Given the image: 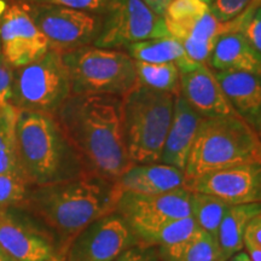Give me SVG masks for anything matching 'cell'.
<instances>
[{"mask_svg": "<svg viewBox=\"0 0 261 261\" xmlns=\"http://www.w3.org/2000/svg\"><path fill=\"white\" fill-rule=\"evenodd\" d=\"M187 175L181 169L163 163L130 165L114 181V188L120 194L158 195L187 188Z\"/></svg>", "mask_w": 261, "mask_h": 261, "instance_id": "obj_17", "label": "cell"}, {"mask_svg": "<svg viewBox=\"0 0 261 261\" xmlns=\"http://www.w3.org/2000/svg\"><path fill=\"white\" fill-rule=\"evenodd\" d=\"M255 132L257 133V136H259V138L261 139V123L259 125V127H257V128L255 129Z\"/></svg>", "mask_w": 261, "mask_h": 261, "instance_id": "obj_40", "label": "cell"}, {"mask_svg": "<svg viewBox=\"0 0 261 261\" xmlns=\"http://www.w3.org/2000/svg\"><path fill=\"white\" fill-rule=\"evenodd\" d=\"M127 54L135 61L146 63H173L178 69H184L194 63L184 47L171 35L163 38L135 42L126 47Z\"/></svg>", "mask_w": 261, "mask_h": 261, "instance_id": "obj_22", "label": "cell"}, {"mask_svg": "<svg viewBox=\"0 0 261 261\" xmlns=\"http://www.w3.org/2000/svg\"><path fill=\"white\" fill-rule=\"evenodd\" d=\"M167 35L163 16L144 0H108L93 46L120 50L135 42Z\"/></svg>", "mask_w": 261, "mask_h": 261, "instance_id": "obj_8", "label": "cell"}, {"mask_svg": "<svg viewBox=\"0 0 261 261\" xmlns=\"http://www.w3.org/2000/svg\"><path fill=\"white\" fill-rule=\"evenodd\" d=\"M234 113L256 129L261 123V74L214 71Z\"/></svg>", "mask_w": 261, "mask_h": 261, "instance_id": "obj_19", "label": "cell"}, {"mask_svg": "<svg viewBox=\"0 0 261 261\" xmlns=\"http://www.w3.org/2000/svg\"><path fill=\"white\" fill-rule=\"evenodd\" d=\"M3 58L12 68L38 60L48 51V42L39 31L25 6L11 5L0 21Z\"/></svg>", "mask_w": 261, "mask_h": 261, "instance_id": "obj_14", "label": "cell"}, {"mask_svg": "<svg viewBox=\"0 0 261 261\" xmlns=\"http://www.w3.org/2000/svg\"><path fill=\"white\" fill-rule=\"evenodd\" d=\"M159 261H160V260H159Z\"/></svg>", "mask_w": 261, "mask_h": 261, "instance_id": "obj_43", "label": "cell"}, {"mask_svg": "<svg viewBox=\"0 0 261 261\" xmlns=\"http://www.w3.org/2000/svg\"><path fill=\"white\" fill-rule=\"evenodd\" d=\"M28 182L19 169L0 174V212L16 208L23 200Z\"/></svg>", "mask_w": 261, "mask_h": 261, "instance_id": "obj_28", "label": "cell"}, {"mask_svg": "<svg viewBox=\"0 0 261 261\" xmlns=\"http://www.w3.org/2000/svg\"><path fill=\"white\" fill-rule=\"evenodd\" d=\"M70 94L69 74L60 51L48 48L38 60L14 68L10 104L18 110L55 115Z\"/></svg>", "mask_w": 261, "mask_h": 261, "instance_id": "obj_7", "label": "cell"}, {"mask_svg": "<svg viewBox=\"0 0 261 261\" xmlns=\"http://www.w3.org/2000/svg\"><path fill=\"white\" fill-rule=\"evenodd\" d=\"M179 74V93L202 117L237 115L210 65L194 62Z\"/></svg>", "mask_w": 261, "mask_h": 261, "instance_id": "obj_15", "label": "cell"}, {"mask_svg": "<svg viewBox=\"0 0 261 261\" xmlns=\"http://www.w3.org/2000/svg\"><path fill=\"white\" fill-rule=\"evenodd\" d=\"M261 213L260 203L230 205L219 226L217 241L225 261L244 249V232L249 221Z\"/></svg>", "mask_w": 261, "mask_h": 261, "instance_id": "obj_21", "label": "cell"}, {"mask_svg": "<svg viewBox=\"0 0 261 261\" xmlns=\"http://www.w3.org/2000/svg\"><path fill=\"white\" fill-rule=\"evenodd\" d=\"M55 117L87 174L114 182L132 165L123 139L121 97L70 94Z\"/></svg>", "mask_w": 261, "mask_h": 261, "instance_id": "obj_1", "label": "cell"}, {"mask_svg": "<svg viewBox=\"0 0 261 261\" xmlns=\"http://www.w3.org/2000/svg\"><path fill=\"white\" fill-rule=\"evenodd\" d=\"M202 117L180 93L174 96L173 114L160 163L172 166L185 172L189 155Z\"/></svg>", "mask_w": 261, "mask_h": 261, "instance_id": "obj_16", "label": "cell"}, {"mask_svg": "<svg viewBox=\"0 0 261 261\" xmlns=\"http://www.w3.org/2000/svg\"><path fill=\"white\" fill-rule=\"evenodd\" d=\"M187 188L215 196L231 205L260 203L261 163H247L207 173L188 180Z\"/></svg>", "mask_w": 261, "mask_h": 261, "instance_id": "obj_13", "label": "cell"}, {"mask_svg": "<svg viewBox=\"0 0 261 261\" xmlns=\"http://www.w3.org/2000/svg\"><path fill=\"white\" fill-rule=\"evenodd\" d=\"M211 5L203 0H171L165 10L166 24H180L204 15Z\"/></svg>", "mask_w": 261, "mask_h": 261, "instance_id": "obj_29", "label": "cell"}, {"mask_svg": "<svg viewBox=\"0 0 261 261\" xmlns=\"http://www.w3.org/2000/svg\"><path fill=\"white\" fill-rule=\"evenodd\" d=\"M227 261H250V259L249 256H248V254L246 253V250L243 249L242 252L234 254L233 256H231Z\"/></svg>", "mask_w": 261, "mask_h": 261, "instance_id": "obj_38", "label": "cell"}, {"mask_svg": "<svg viewBox=\"0 0 261 261\" xmlns=\"http://www.w3.org/2000/svg\"><path fill=\"white\" fill-rule=\"evenodd\" d=\"M114 261H159L158 249L136 244L127 248Z\"/></svg>", "mask_w": 261, "mask_h": 261, "instance_id": "obj_34", "label": "cell"}, {"mask_svg": "<svg viewBox=\"0 0 261 261\" xmlns=\"http://www.w3.org/2000/svg\"><path fill=\"white\" fill-rule=\"evenodd\" d=\"M201 228L192 217L171 220L159 226L146 228L135 233L137 244L144 247L161 248L172 246L191 237Z\"/></svg>", "mask_w": 261, "mask_h": 261, "instance_id": "obj_24", "label": "cell"}, {"mask_svg": "<svg viewBox=\"0 0 261 261\" xmlns=\"http://www.w3.org/2000/svg\"><path fill=\"white\" fill-rule=\"evenodd\" d=\"M144 2L148 4L152 10H155L158 14L163 16L165 14V10L167 8L171 0H144Z\"/></svg>", "mask_w": 261, "mask_h": 261, "instance_id": "obj_36", "label": "cell"}, {"mask_svg": "<svg viewBox=\"0 0 261 261\" xmlns=\"http://www.w3.org/2000/svg\"><path fill=\"white\" fill-rule=\"evenodd\" d=\"M138 84L149 89L177 94L179 92V69L173 63H146L135 61Z\"/></svg>", "mask_w": 261, "mask_h": 261, "instance_id": "obj_26", "label": "cell"}, {"mask_svg": "<svg viewBox=\"0 0 261 261\" xmlns=\"http://www.w3.org/2000/svg\"><path fill=\"white\" fill-rule=\"evenodd\" d=\"M0 248L18 261H65L50 234L18 208L0 212Z\"/></svg>", "mask_w": 261, "mask_h": 261, "instance_id": "obj_12", "label": "cell"}, {"mask_svg": "<svg viewBox=\"0 0 261 261\" xmlns=\"http://www.w3.org/2000/svg\"><path fill=\"white\" fill-rule=\"evenodd\" d=\"M253 0H213L211 10L220 22L232 21L250 5Z\"/></svg>", "mask_w": 261, "mask_h": 261, "instance_id": "obj_31", "label": "cell"}, {"mask_svg": "<svg viewBox=\"0 0 261 261\" xmlns=\"http://www.w3.org/2000/svg\"><path fill=\"white\" fill-rule=\"evenodd\" d=\"M137 241L115 212L98 218L71 241L65 261H114Z\"/></svg>", "mask_w": 261, "mask_h": 261, "instance_id": "obj_11", "label": "cell"}, {"mask_svg": "<svg viewBox=\"0 0 261 261\" xmlns=\"http://www.w3.org/2000/svg\"><path fill=\"white\" fill-rule=\"evenodd\" d=\"M71 94L122 97L138 84L135 60L114 48L84 46L62 52Z\"/></svg>", "mask_w": 261, "mask_h": 261, "instance_id": "obj_6", "label": "cell"}, {"mask_svg": "<svg viewBox=\"0 0 261 261\" xmlns=\"http://www.w3.org/2000/svg\"><path fill=\"white\" fill-rule=\"evenodd\" d=\"M17 166L28 185H44L87 174L55 115L18 110Z\"/></svg>", "mask_w": 261, "mask_h": 261, "instance_id": "obj_3", "label": "cell"}, {"mask_svg": "<svg viewBox=\"0 0 261 261\" xmlns=\"http://www.w3.org/2000/svg\"><path fill=\"white\" fill-rule=\"evenodd\" d=\"M41 4H51L63 8H69L81 11L92 12V14L102 15L106 10L108 0H34Z\"/></svg>", "mask_w": 261, "mask_h": 261, "instance_id": "obj_32", "label": "cell"}, {"mask_svg": "<svg viewBox=\"0 0 261 261\" xmlns=\"http://www.w3.org/2000/svg\"><path fill=\"white\" fill-rule=\"evenodd\" d=\"M215 71H247L261 74V55L254 50L240 31L218 38L208 61Z\"/></svg>", "mask_w": 261, "mask_h": 261, "instance_id": "obj_20", "label": "cell"}, {"mask_svg": "<svg viewBox=\"0 0 261 261\" xmlns=\"http://www.w3.org/2000/svg\"><path fill=\"white\" fill-rule=\"evenodd\" d=\"M160 261H225L217 238L204 231L172 246L158 248Z\"/></svg>", "mask_w": 261, "mask_h": 261, "instance_id": "obj_23", "label": "cell"}, {"mask_svg": "<svg viewBox=\"0 0 261 261\" xmlns=\"http://www.w3.org/2000/svg\"><path fill=\"white\" fill-rule=\"evenodd\" d=\"M114 182L92 174L44 185H28L17 207L52 237L65 260L71 241L87 225L115 210Z\"/></svg>", "mask_w": 261, "mask_h": 261, "instance_id": "obj_2", "label": "cell"}, {"mask_svg": "<svg viewBox=\"0 0 261 261\" xmlns=\"http://www.w3.org/2000/svg\"><path fill=\"white\" fill-rule=\"evenodd\" d=\"M191 192V217L202 231L217 238L221 220L231 204L215 196Z\"/></svg>", "mask_w": 261, "mask_h": 261, "instance_id": "obj_25", "label": "cell"}, {"mask_svg": "<svg viewBox=\"0 0 261 261\" xmlns=\"http://www.w3.org/2000/svg\"><path fill=\"white\" fill-rule=\"evenodd\" d=\"M29 16L48 42V47L67 52L93 44L102 25V15L63 6L34 3L25 6Z\"/></svg>", "mask_w": 261, "mask_h": 261, "instance_id": "obj_9", "label": "cell"}, {"mask_svg": "<svg viewBox=\"0 0 261 261\" xmlns=\"http://www.w3.org/2000/svg\"><path fill=\"white\" fill-rule=\"evenodd\" d=\"M203 2H205V3H207V4H212V2H213V0H203Z\"/></svg>", "mask_w": 261, "mask_h": 261, "instance_id": "obj_41", "label": "cell"}, {"mask_svg": "<svg viewBox=\"0 0 261 261\" xmlns=\"http://www.w3.org/2000/svg\"><path fill=\"white\" fill-rule=\"evenodd\" d=\"M18 109L11 104L0 107V174L18 169L16 155V121Z\"/></svg>", "mask_w": 261, "mask_h": 261, "instance_id": "obj_27", "label": "cell"}, {"mask_svg": "<svg viewBox=\"0 0 261 261\" xmlns=\"http://www.w3.org/2000/svg\"><path fill=\"white\" fill-rule=\"evenodd\" d=\"M0 261H18V260H16V259H14V257H11L9 255V254H6L4 250L0 248Z\"/></svg>", "mask_w": 261, "mask_h": 261, "instance_id": "obj_39", "label": "cell"}, {"mask_svg": "<svg viewBox=\"0 0 261 261\" xmlns=\"http://www.w3.org/2000/svg\"><path fill=\"white\" fill-rule=\"evenodd\" d=\"M14 83V68L0 57V107L10 104Z\"/></svg>", "mask_w": 261, "mask_h": 261, "instance_id": "obj_33", "label": "cell"}, {"mask_svg": "<svg viewBox=\"0 0 261 261\" xmlns=\"http://www.w3.org/2000/svg\"><path fill=\"white\" fill-rule=\"evenodd\" d=\"M244 249L261 248V213L249 221L244 232Z\"/></svg>", "mask_w": 261, "mask_h": 261, "instance_id": "obj_35", "label": "cell"}, {"mask_svg": "<svg viewBox=\"0 0 261 261\" xmlns=\"http://www.w3.org/2000/svg\"><path fill=\"white\" fill-rule=\"evenodd\" d=\"M240 32L244 35L254 50L261 55V0H253L249 5V12Z\"/></svg>", "mask_w": 261, "mask_h": 261, "instance_id": "obj_30", "label": "cell"}, {"mask_svg": "<svg viewBox=\"0 0 261 261\" xmlns=\"http://www.w3.org/2000/svg\"><path fill=\"white\" fill-rule=\"evenodd\" d=\"M261 163V139L238 115L203 119L189 155L188 180L220 169Z\"/></svg>", "mask_w": 261, "mask_h": 261, "instance_id": "obj_4", "label": "cell"}, {"mask_svg": "<svg viewBox=\"0 0 261 261\" xmlns=\"http://www.w3.org/2000/svg\"><path fill=\"white\" fill-rule=\"evenodd\" d=\"M168 34L178 40L192 61L208 64L218 38L234 32L233 22H220L210 10L200 17L180 24H166Z\"/></svg>", "mask_w": 261, "mask_h": 261, "instance_id": "obj_18", "label": "cell"}, {"mask_svg": "<svg viewBox=\"0 0 261 261\" xmlns=\"http://www.w3.org/2000/svg\"><path fill=\"white\" fill-rule=\"evenodd\" d=\"M191 194L188 188L158 195L123 192L115 203V212L125 220L133 236L171 220L191 217Z\"/></svg>", "mask_w": 261, "mask_h": 261, "instance_id": "obj_10", "label": "cell"}, {"mask_svg": "<svg viewBox=\"0 0 261 261\" xmlns=\"http://www.w3.org/2000/svg\"><path fill=\"white\" fill-rule=\"evenodd\" d=\"M174 96L137 84L121 97L123 139L132 165L160 162Z\"/></svg>", "mask_w": 261, "mask_h": 261, "instance_id": "obj_5", "label": "cell"}, {"mask_svg": "<svg viewBox=\"0 0 261 261\" xmlns=\"http://www.w3.org/2000/svg\"><path fill=\"white\" fill-rule=\"evenodd\" d=\"M0 51H2V42H0Z\"/></svg>", "mask_w": 261, "mask_h": 261, "instance_id": "obj_42", "label": "cell"}, {"mask_svg": "<svg viewBox=\"0 0 261 261\" xmlns=\"http://www.w3.org/2000/svg\"><path fill=\"white\" fill-rule=\"evenodd\" d=\"M246 253L250 261H261V248H247Z\"/></svg>", "mask_w": 261, "mask_h": 261, "instance_id": "obj_37", "label": "cell"}]
</instances>
